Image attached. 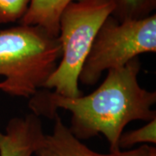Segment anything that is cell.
Wrapping results in <instances>:
<instances>
[{"label":"cell","mask_w":156,"mask_h":156,"mask_svg":"<svg viewBox=\"0 0 156 156\" xmlns=\"http://www.w3.org/2000/svg\"><path fill=\"white\" fill-rule=\"evenodd\" d=\"M139 57L124 66L108 70L105 80L91 94L64 97L50 89H42L30 98L34 115L54 119L58 108L71 113L69 129L78 140H88L101 134L109 143L110 153L122 151L119 139L132 121L149 122L156 118L152 107L155 91L140 87Z\"/></svg>","instance_id":"cell-1"},{"label":"cell","mask_w":156,"mask_h":156,"mask_svg":"<svg viewBox=\"0 0 156 156\" xmlns=\"http://www.w3.org/2000/svg\"><path fill=\"white\" fill-rule=\"evenodd\" d=\"M58 37L37 25L19 24L0 30V90L30 99L55 71L61 59Z\"/></svg>","instance_id":"cell-2"},{"label":"cell","mask_w":156,"mask_h":156,"mask_svg":"<svg viewBox=\"0 0 156 156\" xmlns=\"http://www.w3.org/2000/svg\"><path fill=\"white\" fill-rule=\"evenodd\" d=\"M76 1L80 0H31L28 11L19 22L21 24L37 25L50 35L58 37L61 13L69 4Z\"/></svg>","instance_id":"cell-7"},{"label":"cell","mask_w":156,"mask_h":156,"mask_svg":"<svg viewBox=\"0 0 156 156\" xmlns=\"http://www.w3.org/2000/svg\"><path fill=\"white\" fill-rule=\"evenodd\" d=\"M111 0H80L69 4L59 17L61 59L44 89L64 97L83 95L79 75L101 24L114 11Z\"/></svg>","instance_id":"cell-3"},{"label":"cell","mask_w":156,"mask_h":156,"mask_svg":"<svg viewBox=\"0 0 156 156\" xmlns=\"http://www.w3.org/2000/svg\"><path fill=\"white\" fill-rule=\"evenodd\" d=\"M149 156H156V148L155 147H151L150 148V155Z\"/></svg>","instance_id":"cell-11"},{"label":"cell","mask_w":156,"mask_h":156,"mask_svg":"<svg viewBox=\"0 0 156 156\" xmlns=\"http://www.w3.org/2000/svg\"><path fill=\"white\" fill-rule=\"evenodd\" d=\"M114 11L111 16L119 22L138 20L153 14L156 0H111Z\"/></svg>","instance_id":"cell-8"},{"label":"cell","mask_w":156,"mask_h":156,"mask_svg":"<svg viewBox=\"0 0 156 156\" xmlns=\"http://www.w3.org/2000/svg\"><path fill=\"white\" fill-rule=\"evenodd\" d=\"M44 133L40 117L33 113L11 118L0 131V156H32Z\"/></svg>","instance_id":"cell-6"},{"label":"cell","mask_w":156,"mask_h":156,"mask_svg":"<svg viewBox=\"0 0 156 156\" xmlns=\"http://www.w3.org/2000/svg\"><path fill=\"white\" fill-rule=\"evenodd\" d=\"M31 0H0V24L20 21Z\"/></svg>","instance_id":"cell-10"},{"label":"cell","mask_w":156,"mask_h":156,"mask_svg":"<svg viewBox=\"0 0 156 156\" xmlns=\"http://www.w3.org/2000/svg\"><path fill=\"white\" fill-rule=\"evenodd\" d=\"M139 143H156V118L141 128L122 133L119 139L120 149H127Z\"/></svg>","instance_id":"cell-9"},{"label":"cell","mask_w":156,"mask_h":156,"mask_svg":"<svg viewBox=\"0 0 156 156\" xmlns=\"http://www.w3.org/2000/svg\"><path fill=\"white\" fill-rule=\"evenodd\" d=\"M156 51V14L119 22L110 15L101 24L79 75V82L93 86L104 71L124 66L145 53Z\"/></svg>","instance_id":"cell-4"},{"label":"cell","mask_w":156,"mask_h":156,"mask_svg":"<svg viewBox=\"0 0 156 156\" xmlns=\"http://www.w3.org/2000/svg\"><path fill=\"white\" fill-rule=\"evenodd\" d=\"M51 134H45L42 138L35 154L37 156H149L151 146L142 145L128 151L109 153L108 154L94 152L78 140L69 128L63 123L58 114Z\"/></svg>","instance_id":"cell-5"}]
</instances>
